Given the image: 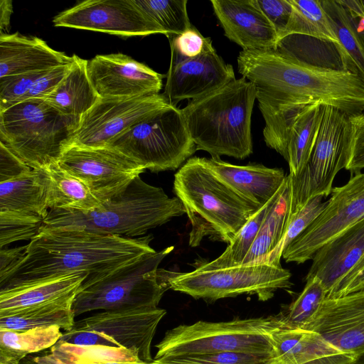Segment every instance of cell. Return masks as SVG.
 Masks as SVG:
<instances>
[{
	"label": "cell",
	"mask_w": 364,
	"mask_h": 364,
	"mask_svg": "<svg viewBox=\"0 0 364 364\" xmlns=\"http://www.w3.org/2000/svg\"><path fill=\"white\" fill-rule=\"evenodd\" d=\"M152 240L151 235L127 237L77 227L42 228L21 262L0 278V289L76 272L89 274L82 285L86 286L154 252Z\"/></svg>",
	"instance_id": "6da1fadb"
},
{
	"label": "cell",
	"mask_w": 364,
	"mask_h": 364,
	"mask_svg": "<svg viewBox=\"0 0 364 364\" xmlns=\"http://www.w3.org/2000/svg\"><path fill=\"white\" fill-rule=\"evenodd\" d=\"M239 73L256 88V100L291 107L320 104L347 116L364 112V81L343 69L293 60L276 50H242Z\"/></svg>",
	"instance_id": "7a4b0ae2"
},
{
	"label": "cell",
	"mask_w": 364,
	"mask_h": 364,
	"mask_svg": "<svg viewBox=\"0 0 364 364\" xmlns=\"http://www.w3.org/2000/svg\"><path fill=\"white\" fill-rule=\"evenodd\" d=\"M173 191L191 225L192 247L205 237L229 244L260 208L222 181L200 157L188 159L176 172Z\"/></svg>",
	"instance_id": "3957f363"
},
{
	"label": "cell",
	"mask_w": 364,
	"mask_h": 364,
	"mask_svg": "<svg viewBox=\"0 0 364 364\" xmlns=\"http://www.w3.org/2000/svg\"><path fill=\"white\" fill-rule=\"evenodd\" d=\"M255 86L244 77L199 98L182 112L197 150L243 159L253 151L251 117Z\"/></svg>",
	"instance_id": "277c9868"
},
{
	"label": "cell",
	"mask_w": 364,
	"mask_h": 364,
	"mask_svg": "<svg viewBox=\"0 0 364 364\" xmlns=\"http://www.w3.org/2000/svg\"><path fill=\"white\" fill-rule=\"evenodd\" d=\"M184 213L177 197H168L161 188L146 183L139 176L95 210H49L43 228L77 227L97 234L136 237Z\"/></svg>",
	"instance_id": "5b68a950"
},
{
	"label": "cell",
	"mask_w": 364,
	"mask_h": 364,
	"mask_svg": "<svg viewBox=\"0 0 364 364\" xmlns=\"http://www.w3.org/2000/svg\"><path fill=\"white\" fill-rule=\"evenodd\" d=\"M80 121L44 99L25 100L0 112V141L31 168H41L57 162Z\"/></svg>",
	"instance_id": "8992f818"
},
{
	"label": "cell",
	"mask_w": 364,
	"mask_h": 364,
	"mask_svg": "<svg viewBox=\"0 0 364 364\" xmlns=\"http://www.w3.org/2000/svg\"><path fill=\"white\" fill-rule=\"evenodd\" d=\"M282 326L277 315L179 325L156 345L154 360L222 352L274 354L272 334Z\"/></svg>",
	"instance_id": "52a82bcc"
},
{
	"label": "cell",
	"mask_w": 364,
	"mask_h": 364,
	"mask_svg": "<svg viewBox=\"0 0 364 364\" xmlns=\"http://www.w3.org/2000/svg\"><path fill=\"white\" fill-rule=\"evenodd\" d=\"M173 249L170 246L144 255L90 284L82 286L73 305L75 317L97 310L158 307L162 296L170 289V278L176 273L159 269V265Z\"/></svg>",
	"instance_id": "ba28073f"
},
{
	"label": "cell",
	"mask_w": 364,
	"mask_h": 364,
	"mask_svg": "<svg viewBox=\"0 0 364 364\" xmlns=\"http://www.w3.org/2000/svg\"><path fill=\"white\" fill-rule=\"evenodd\" d=\"M106 146L155 173L177 169L196 151L182 109L172 105L128 128Z\"/></svg>",
	"instance_id": "9c48e42d"
},
{
	"label": "cell",
	"mask_w": 364,
	"mask_h": 364,
	"mask_svg": "<svg viewBox=\"0 0 364 364\" xmlns=\"http://www.w3.org/2000/svg\"><path fill=\"white\" fill-rule=\"evenodd\" d=\"M291 273L282 266L266 262L231 267L176 272L169 279L170 289L194 299L216 301L241 294L256 295L265 301L281 289L289 288Z\"/></svg>",
	"instance_id": "30bf717a"
},
{
	"label": "cell",
	"mask_w": 364,
	"mask_h": 364,
	"mask_svg": "<svg viewBox=\"0 0 364 364\" xmlns=\"http://www.w3.org/2000/svg\"><path fill=\"white\" fill-rule=\"evenodd\" d=\"M322 107V120L311 157L298 176L288 175L291 184L289 218L311 198L329 196L336 176L348 164V116L330 105Z\"/></svg>",
	"instance_id": "8fae6325"
},
{
	"label": "cell",
	"mask_w": 364,
	"mask_h": 364,
	"mask_svg": "<svg viewBox=\"0 0 364 364\" xmlns=\"http://www.w3.org/2000/svg\"><path fill=\"white\" fill-rule=\"evenodd\" d=\"M331 194L321 214L283 252L286 262L299 264L311 259L321 246L364 218V173L333 188Z\"/></svg>",
	"instance_id": "7c38bea8"
},
{
	"label": "cell",
	"mask_w": 364,
	"mask_h": 364,
	"mask_svg": "<svg viewBox=\"0 0 364 364\" xmlns=\"http://www.w3.org/2000/svg\"><path fill=\"white\" fill-rule=\"evenodd\" d=\"M57 163L86 184L102 203L124 191L146 170L129 157L108 146L70 144L61 152Z\"/></svg>",
	"instance_id": "4fadbf2b"
},
{
	"label": "cell",
	"mask_w": 364,
	"mask_h": 364,
	"mask_svg": "<svg viewBox=\"0 0 364 364\" xmlns=\"http://www.w3.org/2000/svg\"><path fill=\"white\" fill-rule=\"evenodd\" d=\"M170 105L164 93L131 98H101L81 117L70 144L105 147L128 128L155 115Z\"/></svg>",
	"instance_id": "5bb4252c"
},
{
	"label": "cell",
	"mask_w": 364,
	"mask_h": 364,
	"mask_svg": "<svg viewBox=\"0 0 364 364\" xmlns=\"http://www.w3.org/2000/svg\"><path fill=\"white\" fill-rule=\"evenodd\" d=\"M55 26L106 33L123 38L146 36L164 30L134 0H86L53 19Z\"/></svg>",
	"instance_id": "9a60e30c"
},
{
	"label": "cell",
	"mask_w": 364,
	"mask_h": 364,
	"mask_svg": "<svg viewBox=\"0 0 364 364\" xmlns=\"http://www.w3.org/2000/svg\"><path fill=\"white\" fill-rule=\"evenodd\" d=\"M166 314L163 309L146 306L102 311L75 321L70 331L102 332L121 347L137 351L140 360L151 363V342Z\"/></svg>",
	"instance_id": "2e32d148"
},
{
	"label": "cell",
	"mask_w": 364,
	"mask_h": 364,
	"mask_svg": "<svg viewBox=\"0 0 364 364\" xmlns=\"http://www.w3.org/2000/svg\"><path fill=\"white\" fill-rule=\"evenodd\" d=\"M87 74L101 98H131L159 94L164 75L123 53L97 55Z\"/></svg>",
	"instance_id": "e0dca14e"
},
{
	"label": "cell",
	"mask_w": 364,
	"mask_h": 364,
	"mask_svg": "<svg viewBox=\"0 0 364 364\" xmlns=\"http://www.w3.org/2000/svg\"><path fill=\"white\" fill-rule=\"evenodd\" d=\"M171 53L164 94L173 106L183 100L203 97L235 80L232 66L218 55L213 43L195 58Z\"/></svg>",
	"instance_id": "ac0fdd59"
},
{
	"label": "cell",
	"mask_w": 364,
	"mask_h": 364,
	"mask_svg": "<svg viewBox=\"0 0 364 364\" xmlns=\"http://www.w3.org/2000/svg\"><path fill=\"white\" fill-rule=\"evenodd\" d=\"M303 329L316 333L342 353L356 357L364 353V289L326 299Z\"/></svg>",
	"instance_id": "d6986e66"
},
{
	"label": "cell",
	"mask_w": 364,
	"mask_h": 364,
	"mask_svg": "<svg viewBox=\"0 0 364 364\" xmlns=\"http://www.w3.org/2000/svg\"><path fill=\"white\" fill-rule=\"evenodd\" d=\"M225 36L242 50H274L277 32L257 0H211Z\"/></svg>",
	"instance_id": "ffe728a7"
},
{
	"label": "cell",
	"mask_w": 364,
	"mask_h": 364,
	"mask_svg": "<svg viewBox=\"0 0 364 364\" xmlns=\"http://www.w3.org/2000/svg\"><path fill=\"white\" fill-rule=\"evenodd\" d=\"M363 256L364 218L315 252L306 279L314 277L318 278L328 294Z\"/></svg>",
	"instance_id": "44dd1931"
},
{
	"label": "cell",
	"mask_w": 364,
	"mask_h": 364,
	"mask_svg": "<svg viewBox=\"0 0 364 364\" xmlns=\"http://www.w3.org/2000/svg\"><path fill=\"white\" fill-rule=\"evenodd\" d=\"M73 60L38 37L0 33V77L49 70Z\"/></svg>",
	"instance_id": "7402d4cb"
},
{
	"label": "cell",
	"mask_w": 364,
	"mask_h": 364,
	"mask_svg": "<svg viewBox=\"0 0 364 364\" xmlns=\"http://www.w3.org/2000/svg\"><path fill=\"white\" fill-rule=\"evenodd\" d=\"M203 161L222 181L259 208L276 194L287 176L282 168L262 164L234 165L220 157L203 158Z\"/></svg>",
	"instance_id": "603a6c76"
},
{
	"label": "cell",
	"mask_w": 364,
	"mask_h": 364,
	"mask_svg": "<svg viewBox=\"0 0 364 364\" xmlns=\"http://www.w3.org/2000/svg\"><path fill=\"white\" fill-rule=\"evenodd\" d=\"M276 364H351L356 359L326 343L316 333L282 326L272 334Z\"/></svg>",
	"instance_id": "cb8c5ba5"
},
{
	"label": "cell",
	"mask_w": 364,
	"mask_h": 364,
	"mask_svg": "<svg viewBox=\"0 0 364 364\" xmlns=\"http://www.w3.org/2000/svg\"><path fill=\"white\" fill-rule=\"evenodd\" d=\"M88 275L76 272L0 289V317L32 306L75 300Z\"/></svg>",
	"instance_id": "d4e9b609"
},
{
	"label": "cell",
	"mask_w": 364,
	"mask_h": 364,
	"mask_svg": "<svg viewBox=\"0 0 364 364\" xmlns=\"http://www.w3.org/2000/svg\"><path fill=\"white\" fill-rule=\"evenodd\" d=\"M73 58L65 77L55 90L43 99L61 113L81 118L101 97L88 77V60L75 54Z\"/></svg>",
	"instance_id": "484cf974"
},
{
	"label": "cell",
	"mask_w": 364,
	"mask_h": 364,
	"mask_svg": "<svg viewBox=\"0 0 364 364\" xmlns=\"http://www.w3.org/2000/svg\"><path fill=\"white\" fill-rule=\"evenodd\" d=\"M338 40L335 46L343 70L364 81V31L360 21L338 0H321Z\"/></svg>",
	"instance_id": "4316f807"
},
{
	"label": "cell",
	"mask_w": 364,
	"mask_h": 364,
	"mask_svg": "<svg viewBox=\"0 0 364 364\" xmlns=\"http://www.w3.org/2000/svg\"><path fill=\"white\" fill-rule=\"evenodd\" d=\"M48 177L43 168L0 183V211H20L46 218Z\"/></svg>",
	"instance_id": "83f0119b"
},
{
	"label": "cell",
	"mask_w": 364,
	"mask_h": 364,
	"mask_svg": "<svg viewBox=\"0 0 364 364\" xmlns=\"http://www.w3.org/2000/svg\"><path fill=\"white\" fill-rule=\"evenodd\" d=\"M43 168L48 177L49 210L88 212L102 205L86 184L63 169L57 162Z\"/></svg>",
	"instance_id": "f1b7e54d"
},
{
	"label": "cell",
	"mask_w": 364,
	"mask_h": 364,
	"mask_svg": "<svg viewBox=\"0 0 364 364\" xmlns=\"http://www.w3.org/2000/svg\"><path fill=\"white\" fill-rule=\"evenodd\" d=\"M290 207L291 184L287 175L241 264L262 262L279 244L288 227Z\"/></svg>",
	"instance_id": "f546056e"
},
{
	"label": "cell",
	"mask_w": 364,
	"mask_h": 364,
	"mask_svg": "<svg viewBox=\"0 0 364 364\" xmlns=\"http://www.w3.org/2000/svg\"><path fill=\"white\" fill-rule=\"evenodd\" d=\"M323 107L313 104L301 108L295 115L288 141L289 176H298L309 161L316 141Z\"/></svg>",
	"instance_id": "4dcf8cb0"
},
{
	"label": "cell",
	"mask_w": 364,
	"mask_h": 364,
	"mask_svg": "<svg viewBox=\"0 0 364 364\" xmlns=\"http://www.w3.org/2000/svg\"><path fill=\"white\" fill-rule=\"evenodd\" d=\"M75 300H64L32 306L0 317V329L23 331L31 328L58 326L64 331L73 328L75 316Z\"/></svg>",
	"instance_id": "1f68e13d"
},
{
	"label": "cell",
	"mask_w": 364,
	"mask_h": 364,
	"mask_svg": "<svg viewBox=\"0 0 364 364\" xmlns=\"http://www.w3.org/2000/svg\"><path fill=\"white\" fill-rule=\"evenodd\" d=\"M58 326L23 331L0 329V364H19L28 354L50 348L61 338Z\"/></svg>",
	"instance_id": "d6a6232c"
},
{
	"label": "cell",
	"mask_w": 364,
	"mask_h": 364,
	"mask_svg": "<svg viewBox=\"0 0 364 364\" xmlns=\"http://www.w3.org/2000/svg\"><path fill=\"white\" fill-rule=\"evenodd\" d=\"M289 2L291 13L282 38L289 35H301L331 43L334 46L338 44L321 0H289Z\"/></svg>",
	"instance_id": "836d02e7"
},
{
	"label": "cell",
	"mask_w": 364,
	"mask_h": 364,
	"mask_svg": "<svg viewBox=\"0 0 364 364\" xmlns=\"http://www.w3.org/2000/svg\"><path fill=\"white\" fill-rule=\"evenodd\" d=\"M49 349L56 357L70 364L140 360L137 351L123 347L75 345L59 340Z\"/></svg>",
	"instance_id": "e575fe53"
},
{
	"label": "cell",
	"mask_w": 364,
	"mask_h": 364,
	"mask_svg": "<svg viewBox=\"0 0 364 364\" xmlns=\"http://www.w3.org/2000/svg\"><path fill=\"white\" fill-rule=\"evenodd\" d=\"M257 100L265 122L263 129L264 141L267 146L275 150L287 161L290 129L295 115L302 107H291L262 99Z\"/></svg>",
	"instance_id": "d590c367"
},
{
	"label": "cell",
	"mask_w": 364,
	"mask_h": 364,
	"mask_svg": "<svg viewBox=\"0 0 364 364\" xmlns=\"http://www.w3.org/2000/svg\"><path fill=\"white\" fill-rule=\"evenodd\" d=\"M279 190L280 188L265 205L251 216L220 256L211 262L200 264L198 267L215 269L240 265L250 250L266 214L277 198Z\"/></svg>",
	"instance_id": "8d00e7d4"
},
{
	"label": "cell",
	"mask_w": 364,
	"mask_h": 364,
	"mask_svg": "<svg viewBox=\"0 0 364 364\" xmlns=\"http://www.w3.org/2000/svg\"><path fill=\"white\" fill-rule=\"evenodd\" d=\"M327 292L317 277L306 279L297 298L277 316L283 327L303 329L316 316L326 299Z\"/></svg>",
	"instance_id": "74e56055"
},
{
	"label": "cell",
	"mask_w": 364,
	"mask_h": 364,
	"mask_svg": "<svg viewBox=\"0 0 364 364\" xmlns=\"http://www.w3.org/2000/svg\"><path fill=\"white\" fill-rule=\"evenodd\" d=\"M134 4L154 20L168 38L191 28L187 0H134Z\"/></svg>",
	"instance_id": "f35d334b"
},
{
	"label": "cell",
	"mask_w": 364,
	"mask_h": 364,
	"mask_svg": "<svg viewBox=\"0 0 364 364\" xmlns=\"http://www.w3.org/2000/svg\"><path fill=\"white\" fill-rule=\"evenodd\" d=\"M324 197L318 196L307 203L289 220L287 229L279 244L262 262L282 266L280 263L284 250L301 234L326 208L328 201L323 202Z\"/></svg>",
	"instance_id": "ab89813d"
},
{
	"label": "cell",
	"mask_w": 364,
	"mask_h": 364,
	"mask_svg": "<svg viewBox=\"0 0 364 364\" xmlns=\"http://www.w3.org/2000/svg\"><path fill=\"white\" fill-rule=\"evenodd\" d=\"M42 217L20 211H0V247L20 240H31L43 227Z\"/></svg>",
	"instance_id": "60d3db41"
},
{
	"label": "cell",
	"mask_w": 364,
	"mask_h": 364,
	"mask_svg": "<svg viewBox=\"0 0 364 364\" xmlns=\"http://www.w3.org/2000/svg\"><path fill=\"white\" fill-rule=\"evenodd\" d=\"M273 353L222 352L154 360L151 364H276Z\"/></svg>",
	"instance_id": "b9f144b4"
},
{
	"label": "cell",
	"mask_w": 364,
	"mask_h": 364,
	"mask_svg": "<svg viewBox=\"0 0 364 364\" xmlns=\"http://www.w3.org/2000/svg\"><path fill=\"white\" fill-rule=\"evenodd\" d=\"M47 71L0 77V112L20 102L22 97Z\"/></svg>",
	"instance_id": "7bdbcfd3"
},
{
	"label": "cell",
	"mask_w": 364,
	"mask_h": 364,
	"mask_svg": "<svg viewBox=\"0 0 364 364\" xmlns=\"http://www.w3.org/2000/svg\"><path fill=\"white\" fill-rule=\"evenodd\" d=\"M346 140L348 154L346 168L354 175L364 168V112L348 116Z\"/></svg>",
	"instance_id": "ee69618b"
},
{
	"label": "cell",
	"mask_w": 364,
	"mask_h": 364,
	"mask_svg": "<svg viewBox=\"0 0 364 364\" xmlns=\"http://www.w3.org/2000/svg\"><path fill=\"white\" fill-rule=\"evenodd\" d=\"M168 40L171 50L186 58L198 56L212 43L210 38L204 37L194 27Z\"/></svg>",
	"instance_id": "f6af8a7d"
},
{
	"label": "cell",
	"mask_w": 364,
	"mask_h": 364,
	"mask_svg": "<svg viewBox=\"0 0 364 364\" xmlns=\"http://www.w3.org/2000/svg\"><path fill=\"white\" fill-rule=\"evenodd\" d=\"M257 3L274 26L280 40L284 36L291 13L289 0H257Z\"/></svg>",
	"instance_id": "bcb514c9"
},
{
	"label": "cell",
	"mask_w": 364,
	"mask_h": 364,
	"mask_svg": "<svg viewBox=\"0 0 364 364\" xmlns=\"http://www.w3.org/2000/svg\"><path fill=\"white\" fill-rule=\"evenodd\" d=\"M71 63L48 70L22 97L21 102L31 99H43L53 92L68 73Z\"/></svg>",
	"instance_id": "7dc6e473"
},
{
	"label": "cell",
	"mask_w": 364,
	"mask_h": 364,
	"mask_svg": "<svg viewBox=\"0 0 364 364\" xmlns=\"http://www.w3.org/2000/svg\"><path fill=\"white\" fill-rule=\"evenodd\" d=\"M32 169L0 141V183L19 177Z\"/></svg>",
	"instance_id": "c3c4849f"
},
{
	"label": "cell",
	"mask_w": 364,
	"mask_h": 364,
	"mask_svg": "<svg viewBox=\"0 0 364 364\" xmlns=\"http://www.w3.org/2000/svg\"><path fill=\"white\" fill-rule=\"evenodd\" d=\"M364 289V256L346 276L327 294L335 299Z\"/></svg>",
	"instance_id": "681fc988"
},
{
	"label": "cell",
	"mask_w": 364,
	"mask_h": 364,
	"mask_svg": "<svg viewBox=\"0 0 364 364\" xmlns=\"http://www.w3.org/2000/svg\"><path fill=\"white\" fill-rule=\"evenodd\" d=\"M60 340L75 345L121 347L112 338L98 331L70 330L63 332Z\"/></svg>",
	"instance_id": "f907efd6"
},
{
	"label": "cell",
	"mask_w": 364,
	"mask_h": 364,
	"mask_svg": "<svg viewBox=\"0 0 364 364\" xmlns=\"http://www.w3.org/2000/svg\"><path fill=\"white\" fill-rule=\"evenodd\" d=\"M27 245L12 248L1 247L0 250V278L6 275L18 265L26 255Z\"/></svg>",
	"instance_id": "816d5d0a"
},
{
	"label": "cell",
	"mask_w": 364,
	"mask_h": 364,
	"mask_svg": "<svg viewBox=\"0 0 364 364\" xmlns=\"http://www.w3.org/2000/svg\"><path fill=\"white\" fill-rule=\"evenodd\" d=\"M13 13L12 1L11 0L0 1V33H8L10 18Z\"/></svg>",
	"instance_id": "f5cc1de1"
},
{
	"label": "cell",
	"mask_w": 364,
	"mask_h": 364,
	"mask_svg": "<svg viewBox=\"0 0 364 364\" xmlns=\"http://www.w3.org/2000/svg\"><path fill=\"white\" fill-rule=\"evenodd\" d=\"M338 1L353 15L364 21V0Z\"/></svg>",
	"instance_id": "db71d44e"
},
{
	"label": "cell",
	"mask_w": 364,
	"mask_h": 364,
	"mask_svg": "<svg viewBox=\"0 0 364 364\" xmlns=\"http://www.w3.org/2000/svg\"><path fill=\"white\" fill-rule=\"evenodd\" d=\"M33 358L38 364H68L53 355L50 350L47 353L33 356Z\"/></svg>",
	"instance_id": "11a10c76"
},
{
	"label": "cell",
	"mask_w": 364,
	"mask_h": 364,
	"mask_svg": "<svg viewBox=\"0 0 364 364\" xmlns=\"http://www.w3.org/2000/svg\"><path fill=\"white\" fill-rule=\"evenodd\" d=\"M65 363H68V364H70V363H68L67 362H65ZM98 364H151V363L144 362V361L140 360L136 361V362H108V363H98Z\"/></svg>",
	"instance_id": "9f6ffc18"
},
{
	"label": "cell",
	"mask_w": 364,
	"mask_h": 364,
	"mask_svg": "<svg viewBox=\"0 0 364 364\" xmlns=\"http://www.w3.org/2000/svg\"><path fill=\"white\" fill-rule=\"evenodd\" d=\"M19 364H38L32 355H27L21 360Z\"/></svg>",
	"instance_id": "6f0895ef"
},
{
	"label": "cell",
	"mask_w": 364,
	"mask_h": 364,
	"mask_svg": "<svg viewBox=\"0 0 364 364\" xmlns=\"http://www.w3.org/2000/svg\"><path fill=\"white\" fill-rule=\"evenodd\" d=\"M351 364H364V353L357 356L355 361Z\"/></svg>",
	"instance_id": "680465c9"
}]
</instances>
